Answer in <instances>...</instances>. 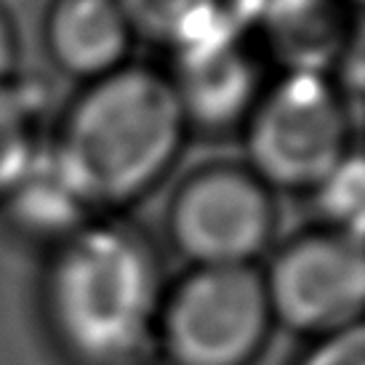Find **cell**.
Segmentation results:
<instances>
[{
  "label": "cell",
  "mask_w": 365,
  "mask_h": 365,
  "mask_svg": "<svg viewBox=\"0 0 365 365\" xmlns=\"http://www.w3.org/2000/svg\"><path fill=\"white\" fill-rule=\"evenodd\" d=\"M190 123L165 70L128 61L81 86L46 155L93 216L139 203L179 160Z\"/></svg>",
  "instance_id": "cell-1"
},
{
  "label": "cell",
  "mask_w": 365,
  "mask_h": 365,
  "mask_svg": "<svg viewBox=\"0 0 365 365\" xmlns=\"http://www.w3.org/2000/svg\"><path fill=\"white\" fill-rule=\"evenodd\" d=\"M163 283L160 259L142 230L99 216L51 248L43 312L78 365H155Z\"/></svg>",
  "instance_id": "cell-2"
},
{
  "label": "cell",
  "mask_w": 365,
  "mask_h": 365,
  "mask_svg": "<svg viewBox=\"0 0 365 365\" xmlns=\"http://www.w3.org/2000/svg\"><path fill=\"white\" fill-rule=\"evenodd\" d=\"M357 123L360 112L328 75L283 72L240 125L245 165L274 195H312L357 153Z\"/></svg>",
  "instance_id": "cell-3"
},
{
  "label": "cell",
  "mask_w": 365,
  "mask_h": 365,
  "mask_svg": "<svg viewBox=\"0 0 365 365\" xmlns=\"http://www.w3.org/2000/svg\"><path fill=\"white\" fill-rule=\"evenodd\" d=\"M262 267H190L165 285L158 349L171 365H251L272 334Z\"/></svg>",
  "instance_id": "cell-4"
},
{
  "label": "cell",
  "mask_w": 365,
  "mask_h": 365,
  "mask_svg": "<svg viewBox=\"0 0 365 365\" xmlns=\"http://www.w3.org/2000/svg\"><path fill=\"white\" fill-rule=\"evenodd\" d=\"M165 232L190 267H256L277 235V200L245 163H205L176 184Z\"/></svg>",
  "instance_id": "cell-5"
},
{
  "label": "cell",
  "mask_w": 365,
  "mask_h": 365,
  "mask_svg": "<svg viewBox=\"0 0 365 365\" xmlns=\"http://www.w3.org/2000/svg\"><path fill=\"white\" fill-rule=\"evenodd\" d=\"M262 280L274 328L320 341L363 325V232L309 227L274 251Z\"/></svg>",
  "instance_id": "cell-6"
},
{
  "label": "cell",
  "mask_w": 365,
  "mask_h": 365,
  "mask_svg": "<svg viewBox=\"0 0 365 365\" xmlns=\"http://www.w3.org/2000/svg\"><path fill=\"white\" fill-rule=\"evenodd\" d=\"M171 56L173 67L165 75L179 96L190 131L243 125L267 86L262 81V61L232 24Z\"/></svg>",
  "instance_id": "cell-7"
},
{
  "label": "cell",
  "mask_w": 365,
  "mask_h": 365,
  "mask_svg": "<svg viewBox=\"0 0 365 365\" xmlns=\"http://www.w3.org/2000/svg\"><path fill=\"white\" fill-rule=\"evenodd\" d=\"M43 43L53 67L86 86L125 67L136 41L118 0H53Z\"/></svg>",
  "instance_id": "cell-8"
},
{
  "label": "cell",
  "mask_w": 365,
  "mask_h": 365,
  "mask_svg": "<svg viewBox=\"0 0 365 365\" xmlns=\"http://www.w3.org/2000/svg\"><path fill=\"white\" fill-rule=\"evenodd\" d=\"M259 35L283 72L328 75L360 32L346 0H259Z\"/></svg>",
  "instance_id": "cell-9"
},
{
  "label": "cell",
  "mask_w": 365,
  "mask_h": 365,
  "mask_svg": "<svg viewBox=\"0 0 365 365\" xmlns=\"http://www.w3.org/2000/svg\"><path fill=\"white\" fill-rule=\"evenodd\" d=\"M0 208L9 213L11 222L27 237L51 240V248L67 240L88 222L99 219L67 190V184L53 171L46 153L30 171V176L21 182L19 190Z\"/></svg>",
  "instance_id": "cell-10"
},
{
  "label": "cell",
  "mask_w": 365,
  "mask_h": 365,
  "mask_svg": "<svg viewBox=\"0 0 365 365\" xmlns=\"http://www.w3.org/2000/svg\"><path fill=\"white\" fill-rule=\"evenodd\" d=\"M133 41L179 53L230 24L227 0H118Z\"/></svg>",
  "instance_id": "cell-11"
},
{
  "label": "cell",
  "mask_w": 365,
  "mask_h": 365,
  "mask_svg": "<svg viewBox=\"0 0 365 365\" xmlns=\"http://www.w3.org/2000/svg\"><path fill=\"white\" fill-rule=\"evenodd\" d=\"M43 153L38 104L16 78L0 83V205L19 190Z\"/></svg>",
  "instance_id": "cell-12"
},
{
  "label": "cell",
  "mask_w": 365,
  "mask_h": 365,
  "mask_svg": "<svg viewBox=\"0 0 365 365\" xmlns=\"http://www.w3.org/2000/svg\"><path fill=\"white\" fill-rule=\"evenodd\" d=\"M299 365H365V331L355 325L344 334L312 341Z\"/></svg>",
  "instance_id": "cell-13"
},
{
  "label": "cell",
  "mask_w": 365,
  "mask_h": 365,
  "mask_svg": "<svg viewBox=\"0 0 365 365\" xmlns=\"http://www.w3.org/2000/svg\"><path fill=\"white\" fill-rule=\"evenodd\" d=\"M19 72V35L11 14L0 6V83L14 81Z\"/></svg>",
  "instance_id": "cell-14"
}]
</instances>
